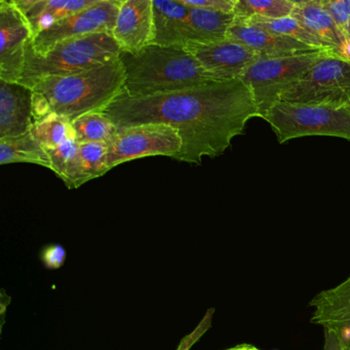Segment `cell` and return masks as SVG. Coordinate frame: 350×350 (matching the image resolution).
<instances>
[{
  "instance_id": "52a82bcc",
  "label": "cell",
  "mask_w": 350,
  "mask_h": 350,
  "mask_svg": "<svg viewBox=\"0 0 350 350\" xmlns=\"http://www.w3.org/2000/svg\"><path fill=\"white\" fill-rule=\"evenodd\" d=\"M329 51V50H327ZM327 51L288 57H261L241 77L253 94L261 118H265L280 96L294 85Z\"/></svg>"
},
{
  "instance_id": "603a6c76",
  "label": "cell",
  "mask_w": 350,
  "mask_h": 350,
  "mask_svg": "<svg viewBox=\"0 0 350 350\" xmlns=\"http://www.w3.org/2000/svg\"><path fill=\"white\" fill-rule=\"evenodd\" d=\"M257 27L284 38H293L317 50L332 51L321 38L309 31L296 18L288 16L280 19H243Z\"/></svg>"
},
{
  "instance_id": "d6a6232c",
  "label": "cell",
  "mask_w": 350,
  "mask_h": 350,
  "mask_svg": "<svg viewBox=\"0 0 350 350\" xmlns=\"http://www.w3.org/2000/svg\"><path fill=\"white\" fill-rule=\"evenodd\" d=\"M1 300H0V302H1V315H3V321H5V308H7V306H9L10 303H11V297L8 296L7 294H5V290H1ZM3 327V325H1Z\"/></svg>"
},
{
  "instance_id": "5b68a950",
  "label": "cell",
  "mask_w": 350,
  "mask_h": 350,
  "mask_svg": "<svg viewBox=\"0 0 350 350\" xmlns=\"http://www.w3.org/2000/svg\"><path fill=\"white\" fill-rule=\"evenodd\" d=\"M264 120L278 143L307 136H329L350 141V108L321 107L278 102Z\"/></svg>"
},
{
  "instance_id": "6da1fadb",
  "label": "cell",
  "mask_w": 350,
  "mask_h": 350,
  "mask_svg": "<svg viewBox=\"0 0 350 350\" xmlns=\"http://www.w3.org/2000/svg\"><path fill=\"white\" fill-rule=\"evenodd\" d=\"M120 129L144 124L173 126L182 139L174 159L200 165L202 157L223 154L247 122L260 118L253 94L241 79L149 97L122 92L104 110Z\"/></svg>"
},
{
  "instance_id": "cb8c5ba5",
  "label": "cell",
  "mask_w": 350,
  "mask_h": 350,
  "mask_svg": "<svg viewBox=\"0 0 350 350\" xmlns=\"http://www.w3.org/2000/svg\"><path fill=\"white\" fill-rule=\"evenodd\" d=\"M295 0H235L233 15L239 19H280L292 15Z\"/></svg>"
},
{
  "instance_id": "d4e9b609",
  "label": "cell",
  "mask_w": 350,
  "mask_h": 350,
  "mask_svg": "<svg viewBox=\"0 0 350 350\" xmlns=\"http://www.w3.org/2000/svg\"><path fill=\"white\" fill-rule=\"evenodd\" d=\"M79 144L77 140H68L55 148L46 149L48 152L51 161V170L62 179L71 163L77 150H79Z\"/></svg>"
},
{
  "instance_id": "4fadbf2b",
  "label": "cell",
  "mask_w": 350,
  "mask_h": 350,
  "mask_svg": "<svg viewBox=\"0 0 350 350\" xmlns=\"http://www.w3.org/2000/svg\"><path fill=\"white\" fill-rule=\"evenodd\" d=\"M226 40L243 44L261 57L272 58L323 51L317 50L293 38H284L266 31L245 20L237 17L227 32Z\"/></svg>"
},
{
  "instance_id": "2e32d148",
  "label": "cell",
  "mask_w": 350,
  "mask_h": 350,
  "mask_svg": "<svg viewBox=\"0 0 350 350\" xmlns=\"http://www.w3.org/2000/svg\"><path fill=\"white\" fill-rule=\"evenodd\" d=\"M309 307L313 309L310 321L323 329H350V275L334 288L315 295Z\"/></svg>"
},
{
  "instance_id": "e575fe53",
  "label": "cell",
  "mask_w": 350,
  "mask_h": 350,
  "mask_svg": "<svg viewBox=\"0 0 350 350\" xmlns=\"http://www.w3.org/2000/svg\"><path fill=\"white\" fill-rule=\"evenodd\" d=\"M349 36V38H350V20H349V23H348L347 36Z\"/></svg>"
},
{
  "instance_id": "d590c367",
  "label": "cell",
  "mask_w": 350,
  "mask_h": 350,
  "mask_svg": "<svg viewBox=\"0 0 350 350\" xmlns=\"http://www.w3.org/2000/svg\"><path fill=\"white\" fill-rule=\"evenodd\" d=\"M349 108H350V106H349Z\"/></svg>"
},
{
  "instance_id": "9c48e42d",
  "label": "cell",
  "mask_w": 350,
  "mask_h": 350,
  "mask_svg": "<svg viewBox=\"0 0 350 350\" xmlns=\"http://www.w3.org/2000/svg\"><path fill=\"white\" fill-rule=\"evenodd\" d=\"M120 3L122 0H98L95 5L67 16L31 40L33 52L44 56L64 40L101 32L111 34Z\"/></svg>"
},
{
  "instance_id": "484cf974",
  "label": "cell",
  "mask_w": 350,
  "mask_h": 350,
  "mask_svg": "<svg viewBox=\"0 0 350 350\" xmlns=\"http://www.w3.org/2000/svg\"><path fill=\"white\" fill-rule=\"evenodd\" d=\"M321 5L333 18L344 36H347L348 23L350 20V0H321Z\"/></svg>"
},
{
  "instance_id": "44dd1931",
  "label": "cell",
  "mask_w": 350,
  "mask_h": 350,
  "mask_svg": "<svg viewBox=\"0 0 350 350\" xmlns=\"http://www.w3.org/2000/svg\"><path fill=\"white\" fill-rule=\"evenodd\" d=\"M79 144H105L109 146L118 133V128L103 112H92L72 122Z\"/></svg>"
},
{
  "instance_id": "836d02e7",
  "label": "cell",
  "mask_w": 350,
  "mask_h": 350,
  "mask_svg": "<svg viewBox=\"0 0 350 350\" xmlns=\"http://www.w3.org/2000/svg\"><path fill=\"white\" fill-rule=\"evenodd\" d=\"M225 350H260L258 349L255 346L251 345V344H239V345L234 346V347L228 348Z\"/></svg>"
},
{
  "instance_id": "d6986e66",
  "label": "cell",
  "mask_w": 350,
  "mask_h": 350,
  "mask_svg": "<svg viewBox=\"0 0 350 350\" xmlns=\"http://www.w3.org/2000/svg\"><path fill=\"white\" fill-rule=\"evenodd\" d=\"M234 20L233 14L189 8L187 42L213 44L223 42L226 40L227 32Z\"/></svg>"
},
{
  "instance_id": "3957f363",
  "label": "cell",
  "mask_w": 350,
  "mask_h": 350,
  "mask_svg": "<svg viewBox=\"0 0 350 350\" xmlns=\"http://www.w3.org/2000/svg\"><path fill=\"white\" fill-rule=\"evenodd\" d=\"M124 64L113 61L77 75L49 77L34 85L48 99L52 111L73 122L92 112H103L124 91Z\"/></svg>"
},
{
  "instance_id": "5bb4252c",
  "label": "cell",
  "mask_w": 350,
  "mask_h": 350,
  "mask_svg": "<svg viewBox=\"0 0 350 350\" xmlns=\"http://www.w3.org/2000/svg\"><path fill=\"white\" fill-rule=\"evenodd\" d=\"M33 91L20 83L0 81V139L29 132Z\"/></svg>"
},
{
  "instance_id": "ffe728a7",
  "label": "cell",
  "mask_w": 350,
  "mask_h": 350,
  "mask_svg": "<svg viewBox=\"0 0 350 350\" xmlns=\"http://www.w3.org/2000/svg\"><path fill=\"white\" fill-rule=\"evenodd\" d=\"M15 163H34L51 170L48 152L29 132L21 136L0 139V165Z\"/></svg>"
},
{
  "instance_id": "1f68e13d",
  "label": "cell",
  "mask_w": 350,
  "mask_h": 350,
  "mask_svg": "<svg viewBox=\"0 0 350 350\" xmlns=\"http://www.w3.org/2000/svg\"><path fill=\"white\" fill-rule=\"evenodd\" d=\"M334 54L338 57V58L341 59V60L345 61V62L349 63L350 64V38L349 36H346L345 40H344L343 44L337 49V50L334 51Z\"/></svg>"
},
{
  "instance_id": "f546056e",
  "label": "cell",
  "mask_w": 350,
  "mask_h": 350,
  "mask_svg": "<svg viewBox=\"0 0 350 350\" xmlns=\"http://www.w3.org/2000/svg\"><path fill=\"white\" fill-rule=\"evenodd\" d=\"M53 113L48 99L40 92L33 91L32 94V118L34 122L42 120Z\"/></svg>"
},
{
  "instance_id": "30bf717a",
  "label": "cell",
  "mask_w": 350,
  "mask_h": 350,
  "mask_svg": "<svg viewBox=\"0 0 350 350\" xmlns=\"http://www.w3.org/2000/svg\"><path fill=\"white\" fill-rule=\"evenodd\" d=\"M32 32L14 0H0V81L19 83Z\"/></svg>"
},
{
  "instance_id": "e0dca14e",
  "label": "cell",
  "mask_w": 350,
  "mask_h": 350,
  "mask_svg": "<svg viewBox=\"0 0 350 350\" xmlns=\"http://www.w3.org/2000/svg\"><path fill=\"white\" fill-rule=\"evenodd\" d=\"M108 145L88 143L79 144L75 159L69 163L63 182L69 189L81 187L83 184L105 175L107 167Z\"/></svg>"
},
{
  "instance_id": "7a4b0ae2",
  "label": "cell",
  "mask_w": 350,
  "mask_h": 350,
  "mask_svg": "<svg viewBox=\"0 0 350 350\" xmlns=\"http://www.w3.org/2000/svg\"><path fill=\"white\" fill-rule=\"evenodd\" d=\"M126 81L124 92L130 97H149L193 89L223 81L204 70L184 48L150 44L140 52H122Z\"/></svg>"
},
{
  "instance_id": "f1b7e54d",
  "label": "cell",
  "mask_w": 350,
  "mask_h": 350,
  "mask_svg": "<svg viewBox=\"0 0 350 350\" xmlns=\"http://www.w3.org/2000/svg\"><path fill=\"white\" fill-rule=\"evenodd\" d=\"M182 5L190 9L208 10V11L222 12L233 14L235 0H180Z\"/></svg>"
},
{
  "instance_id": "ba28073f",
  "label": "cell",
  "mask_w": 350,
  "mask_h": 350,
  "mask_svg": "<svg viewBox=\"0 0 350 350\" xmlns=\"http://www.w3.org/2000/svg\"><path fill=\"white\" fill-rule=\"evenodd\" d=\"M182 149V139L173 126L144 124L120 129L108 146L107 167L113 169L126 161L147 157L173 159Z\"/></svg>"
},
{
  "instance_id": "4dcf8cb0",
  "label": "cell",
  "mask_w": 350,
  "mask_h": 350,
  "mask_svg": "<svg viewBox=\"0 0 350 350\" xmlns=\"http://www.w3.org/2000/svg\"><path fill=\"white\" fill-rule=\"evenodd\" d=\"M325 331V343H323V350H350L349 346L344 345L334 332L329 329H323Z\"/></svg>"
},
{
  "instance_id": "ac0fdd59",
  "label": "cell",
  "mask_w": 350,
  "mask_h": 350,
  "mask_svg": "<svg viewBox=\"0 0 350 350\" xmlns=\"http://www.w3.org/2000/svg\"><path fill=\"white\" fill-rule=\"evenodd\" d=\"M295 3L296 5L291 16L321 38L333 52L343 44L345 36L323 7L321 0H300Z\"/></svg>"
},
{
  "instance_id": "7c38bea8",
  "label": "cell",
  "mask_w": 350,
  "mask_h": 350,
  "mask_svg": "<svg viewBox=\"0 0 350 350\" xmlns=\"http://www.w3.org/2000/svg\"><path fill=\"white\" fill-rule=\"evenodd\" d=\"M111 36L124 53L135 54L150 46L153 0H122Z\"/></svg>"
},
{
  "instance_id": "4316f807",
  "label": "cell",
  "mask_w": 350,
  "mask_h": 350,
  "mask_svg": "<svg viewBox=\"0 0 350 350\" xmlns=\"http://www.w3.org/2000/svg\"><path fill=\"white\" fill-rule=\"evenodd\" d=\"M215 308L211 307L206 310V314L202 317L196 329L191 333L187 334L185 337L182 338L176 350H190L194 344L200 341V338L208 331L212 327L213 317H214Z\"/></svg>"
},
{
  "instance_id": "83f0119b",
  "label": "cell",
  "mask_w": 350,
  "mask_h": 350,
  "mask_svg": "<svg viewBox=\"0 0 350 350\" xmlns=\"http://www.w3.org/2000/svg\"><path fill=\"white\" fill-rule=\"evenodd\" d=\"M66 257V250L60 243H50L44 245L40 253V261L46 269L50 270H56L62 267Z\"/></svg>"
},
{
  "instance_id": "7402d4cb",
  "label": "cell",
  "mask_w": 350,
  "mask_h": 350,
  "mask_svg": "<svg viewBox=\"0 0 350 350\" xmlns=\"http://www.w3.org/2000/svg\"><path fill=\"white\" fill-rule=\"evenodd\" d=\"M29 133L44 149L55 148L68 140H77L72 122L55 112L34 122L30 126Z\"/></svg>"
},
{
  "instance_id": "9a60e30c",
  "label": "cell",
  "mask_w": 350,
  "mask_h": 350,
  "mask_svg": "<svg viewBox=\"0 0 350 350\" xmlns=\"http://www.w3.org/2000/svg\"><path fill=\"white\" fill-rule=\"evenodd\" d=\"M189 8L180 0H153V40L155 46L184 48L187 42Z\"/></svg>"
},
{
  "instance_id": "8992f818",
  "label": "cell",
  "mask_w": 350,
  "mask_h": 350,
  "mask_svg": "<svg viewBox=\"0 0 350 350\" xmlns=\"http://www.w3.org/2000/svg\"><path fill=\"white\" fill-rule=\"evenodd\" d=\"M280 102L321 107L350 106V64L327 51L321 59L286 90Z\"/></svg>"
},
{
  "instance_id": "277c9868",
  "label": "cell",
  "mask_w": 350,
  "mask_h": 350,
  "mask_svg": "<svg viewBox=\"0 0 350 350\" xmlns=\"http://www.w3.org/2000/svg\"><path fill=\"white\" fill-rule=\"evenodd\" d=\"M120 54V46L108 32L64 40L44 56L33 52L30 42L19 83L32 90L42 79L92 70L118 60Z\"/></svg>"
},
{
  "instance_id": "8fae6325",
  "label": "cell",
  "mask_w": 350,
  "mask_h": 350,
  "mask_svg": "<svg viewBox=\"0 0 350 350\" xmlns=\"http://www.w3.org/2000/svg\"><path fill=\"white\" fill-rule=\"evenodd\" d=\"M184 49L200 63L204 70L220 81L241 79L247 68L261 58L247 46L229 40L213 44L187 42Z\"/></svg>"
}]
</instances>
